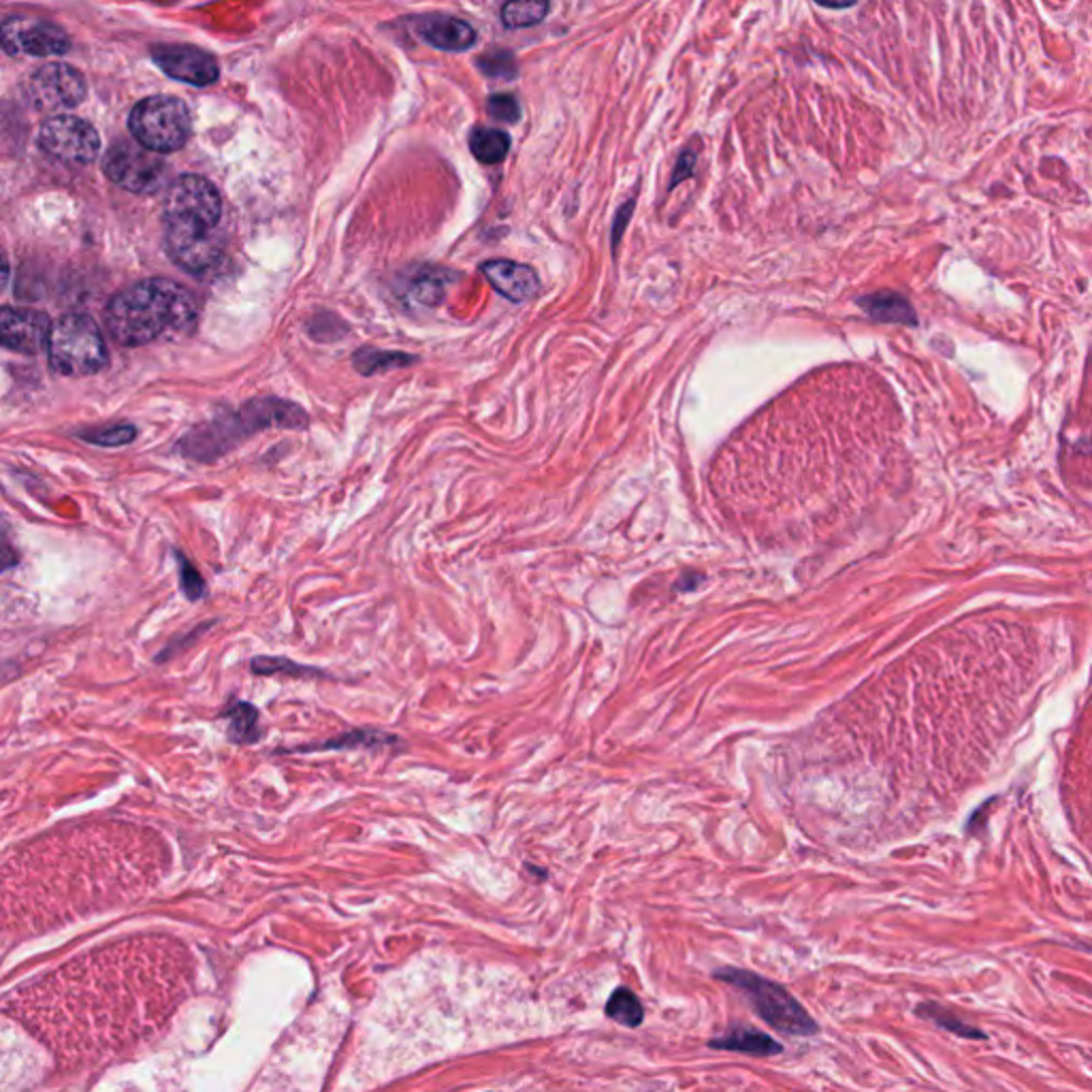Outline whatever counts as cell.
<instances>
[{
	"label": "cell",
	"mask_w": 1092,
	"mask_h": 1092,
	"mask_svg": "<svg viewBox=\"0 0 1092 1092\" xmlns=\"http://www.w3.org/2000/svg\"><path fill=\"white\" fill-rule=\"evenodd\" d=\"M188 947L133 937L94 947L5 997V1014L68 1069L105 1063L159 1035L188 999Z\"/></svg>",
	"instance_id": "1"
},
{
	"label": "cell",
	"mask_w": 1092,
	"mask_h": 1092,
	"mask_svg": "<svg viewBox=\"0 0 1092 1092\" xmlns=\"http://www.w3.org/2000/svg\"><path fill=\"white\" fill-rule=\"evenodd\" d=\"M222 199L210 180L182 176L169 186L165 203V246L171 261L190 273L210 271L222 256L216 233Z\"/></svg>",
	"instance_id": "2"
},
{
	"label": "cell",
	"mask_w": 1092,
	"mask_h": 1092,
	"mask_svg": "<svg viewBox=\"0 0 1092 1092\" xmlns=\"http://www.w3.org/2000/svg\"><path fill=\"white\" fill-rule=\"evenodd\" d=\"M197 320V305L188 290L173 280L154 277L118 292L105 311L112 338L123 346H144L188 334Z\"/></svg>",
	"instance_id": "3"
},
{
	"label": "cell",
	"mask_w": 1092,
	"mask_h": 1092,
	"mask_svg": "<svg viewBox=\"0 0 1092 1092\" xmlns=\"http://www.w3.org/2000/svg\"><path fill=\"white\" fill-rule=\"evenodd\" d=\"M49 368L60 376H92L107 366V346L98 324L85 314H64L49 334Z\"/></svg>",
	"instance_id": "4"
},
{
	"label": "cell",
	"mask_w": 1092,
	"mask_h": 1092,
	"mask_svg": "<svg viewBox=\"0 0 1092 1092\" xmlns=\"http://www.w3.org/2000/svg\"><path fill=\"white\" fill-rule=\"evenodd\" d=\"M717 979L738 988L753 1005L755 1014L777 1031L796 1037H811L818 1033L816 1020L779 984L740 968H723L717 973Z\"/></svg>",
	"instance_id": "5"
},
{
	"label": "cell",
	"mask_w": 1092,
	"mask_h": 1092,
	"mask_svg": "<svg viewBox=\"0 0 1092 1092\" xmlns=\"http://www.w3.org/2000/svg\"><path fill=\"white\" fill-rule=\"evenodd\" d=\"M129 131L139 146L156 154H169L186 146L193 120L178 96H150L137 102L129 118Z\"/></svg>",
	"instance_id": "6"
},
{
	"label": "cell",
	"mask_w": 1092,
	"mask_h": 1092,
	"mask_svg": "<svg viewBox=\"0 0 1092 1092\" xmlns=\"http://www.w3.org/2000/svg\"><path fill=\"white\" fill-rule=\"evenodd\" d=\"M102 171L110 182L137 195L156 193L169 178V165L161 156L131 142L114 144L107 150L102 159Z\"/></svg>",
	"instance_id": "7"
},
{
	"label": "cell",
	"mask_w": 1092,
	"mask_h": 1092,
	"mask_svg": "<svg viewBox=\"0 0 1092 1092\" xmlns=\"http://www.w3.org/2000/svg\"><path fill=\"white\" fill-rule=\"evenodd\" d=\"M39 148L66 165H88L100 152L98 133L90 123L75 116H54L43 123Z\"/></svg>",
	"instance_id": "8"
},
{
	"label": "cell",
	"mask_w": 1092,
	"mask_h": 1092,
	"mask_svg": "<svg viewBox=\"0 0 1092 1092\" xmlns=\"http://www.w3.org/2000/svg\"><path fill=\"white\" fill-rule=\"evenodd\" d=\"M26 92L37 110H71L85 98V79L77 68L56 62L34 71L26 83Z\"/></svg>",
	"instance_id": "9"
},
{
	"label": "cell",
	"mask_w": 1092,
	"mask_h": 1092,
	"mask_svg": "<svg viewBox=\"0 0 1092 1092\" xmlns=\"http://www.w3.org/2000/svg\"><path fill=\"white\" fill-rule=\"evenodd\" d=\"M3 47L11 56H62L71 47L66 32L56 24L26 17H7L3 22Z\"/></svg>",
	"instance_id": "10"
},
{
	"label": "cell",
	"mask_w": 1092,
	"mask_h": 1092,
	"mask_svg": "<svg viewBox=\"0 0 1092 1092\" xmlns=\"http://www.w3.org/2000/svg\"><path fill=\"white\" fill-rule=\"evenodd\" d=\"M152 60L163 68L171 79H178L197 88L214 83L220 77L218 62L207 51L193 45L163 43L152 47Z\"/></svg>",
	"instance_id": "11"
},
{
	"label": "cell",
	"mask_w": 1092,
	"mask_h": 1092,
	"mask_svg": "<svg viewBox=\"0 0 1092 1092\" xmlns=\"http://www.w3.org/2000/svg\"><path fill=\"white\" fill-rule=\"evenodd\" d=\"M51 324L47 314L28 307H3L0 342L5 349L22 355H39L49 344Z\"/></svg>",
	"instance_id": "12"
},
{
	"label": "cell",
	"mask_w": 1092,
	"mask_h": 1092,
	"mask_svg": "<svg viewBox=\"0 0 1092 1092\" xmlns=\"http://www.w3.org/2000/svg\"><path fill=\"white\" fill-rule=\"evenodd\" d=\"M410 24L423 41L444 51H463L476 43L474 28L459 17L419 15Z\"/></svg>",
	"instance_id": "13"
},
{
	"label": "cell",
	"mask_w": 1092,
	"mask_h": 1092,
	"mask_svg": "<svg viewBox=\"0 0 1092 1092\" xmlns=\"http://www.w3.org/2000/svg\"><path fill=\"white\" fill-rule=\"evenodd\" d=\"M480 271L487 277L489 284L504 294L506 299L514 303H523L533 299L540 290V280L535 271L527 265L514 263V261H489L482 263Z\"/></svg>",
	"instance_id": "14"
},
{
	"label": "cell",
	"mask_w": 1092,
	"mask_h": 1092,
	"mask_svg": "<svg viewBox=\"0 0 1092 1092\" xmlns=\"http://www.w3.org/2000/svg\"><path fill=\"white\" fill-rule=\"evenodd\" d=\"M395 734L372 730V727H359V730H349L344 734H338L334 738H326L316 744H301V747L286 749L284 753H316V751H349V749H376V747H391L397 744Z\"/></svg>",
	"instance_id": "15"
},
{
	"label": "cell",
	"mask_w": 1092,
	"mask_h": 1092,
	"mask_svg": "<svg viewBox=\"0 0 1092 1092\" xmlns=\"http://www.w3.org/2000/svg\"><path fill=\"white\" fill-rule=\"evenodd\" d=\"M858 305L877 322H896V324H917V314L905 294L894 290H881L873 294H864L858 299Z\"/></svg>",
	"instance_id": "16"
},
{
	"label": "cell",
	"mask_w": 1092,
	"mask_h": 1092,
	"mask_svg": "<svg viewBox=\"0 0 1092 1092\" xmlns=\"http://www.w3.org/2000/svg\"><path fill=\"white\" fill-rule=\"evenodd\" d=\"M222 719H227V740L233 744H254L263 738L261 710L250 702L235 700L222 710Z\"/></svg>",
	"instance_id": "17"
},
{
	"label": "cell",
	"mask_w": 1092,
	"mask_h": 1092,
	"mask_svg": "<svg viewBox=\"0 0 1092 1092\" xmlns=\"http://www.w3.org/2000/svg\"><path fill=\"white\" fill-rule=\"evenodd\" d=\"M710 1048L732 1050V1052L753 1054V1056H775L782 1052V1046H779L767 1033L755 1031V1029H742V1027H736L721 1037H715L713 1042H710Z\"/></svg>",
	"instance_id": "18"
},
{
	"label": "cell",
	"mask_w": 1092,
	"mask_h": 1092,
	"mask_svg": "<svg viewBox=\"0 0 1092 1092\" xmlns=\"http://www.w3.org/2000/svg\"><path fill=\"white\" fill-rule=\"evenodd\" d=\"M250 670L252 674H256V677H273V674H286V677H294V679H326L329 677V674L320 668L297 664L282 655H275V657L256 655L252 657Z\"/></svg>",
	"instance_id": "19"
},
{
	"label": "cell",
	"mask_w": 1092,
	"mask_h": 1092,
	"mask_svg": "<svg viewBox=\"0 0 1092 1092\" xmlns=\"http://www.w3.org/2000/svg\"><path fill=\"white\" fill-rule=\"evenodd\" d=\"M470 150L484 165H495L506 159L510 137L499 129H476L470 137Z\"/></svg>",
	"instance_id": "20"
},
{
	"label": "cell",
	"mask_w": 1092,
	"mask_h": 1092,
	"mask_svg": "<svg viewBox=\"0 0 1092 1092\" xmlns=\"http://www.w3.org/2000/svg\"><path fill=\"white\" fill-rule=\"evenodd\" d=\"M606 1016L619 1022V1025L623 1027L636 1029L643 1025L645 1010H643V1003L638 1001V997L632 991H628V988H617V991L611 995L609 1003H606Z\"/></svg>",
	"instance_id": "21"
},
{
	"label": "cell",
	"mask_w": 1092,
	"mask_h": 1092,
	"mask_svg": "<svg viewBox=\"0 0 1092 1092\" xmlns=\"http://www.w3.org/2000/svg\"><path fill=\"white\" fill-rule=\"evenodd\" d=\"M917 1016H922L924 1020L932 1022V1025H937L939 1029L954 1033V1035H958L962 1039H984L986 1037L981 1031L966 1025V1022H962L956 1014H951L949 1010L941 1008V1005L924 1003V1005H920V1008H917Z\"/></svg>",
	"instance_id": "22"
},
{
	"label": "cell",
	"mask_w": 1092,
	"mask_h": 1092,
	"mask_svg": "<svg viewBox=\"0 0 1092 1092\" xmlns=\"http://www.w3.org/2000/svg\"><path fill=\"white\" fill-rule=\"evenodd\" d=\"M173 560H176V568H178V577H180V587H182L184 598L188 602L205 600L207 583L201 577V572L197 570V566L193 564V560H190L188 555L182 553L180 549H173Z\"/></svg>",
	"instance_id": "23"
},
{
	"label": "cell",
	"mask_w": 1092,
	"mask_h": 1092,
	"mask_svg": "<svg viewBox=\"0 0 1092 1092\" xmlns=\"http://www.w3.org/2000/svg\"><path fill=\"white\" fill-rule=\"evenodd\" d=\"M547 3H508L501 7V22L508 28H529L544 20Z\"/></svg>",
	"instance_id": "24"
},
{
	"label": "cell",
	"mask_w": 1092,
	"mask_h": 1092,
	"mask_svg": "<svg viewBox=\"0 0 1092 1092\" xmlns=\"http://www.w3.org/2000/svg\"><path fill=\"white\" fill-rule=\"evenodd\" d=\"M77 438L90 442L94 446H127L137 438V429L133 425H112L102 429H88L77 433Z\"/></svg>",
	"instance_id": "25"
},
{
	"label": "cell",
	"mask_w": 1092,
	"mask_h": 1092,
	"mask_svg": "<svg viewBox=\"0 0 1092 1092\" xmlns=\"http://www.w3.org/2000/svg\"><path fill=\"white\" fill-rule=\"evenodd\" d=\"M414 357H408V355H395V353H370V357L366 353H357L355 355V366L357 370H361L366 376L374 374V372H380L385 368H402V366H408V363H412Z\"/></svg>",
	"instance_id": "26"
},
{
	"label": "cell",
	"mask_w": 1092,
	"mask_h": 1092,
	"mask_svg": "<svg viewBox=\"0 0 1092 1092\" xmlns=\"http://www.w3.org/2000/svg\"><path fill=\"white\" fill-rule=\"evenodd\" d=\"M212 628H214V621H203V623H199V626H195V628H193V630H190V632L182 634L180 638H176V640H171V643H169V645H167V647H165L163 651H159V653H156V657H154V660H156V664H165V662H169V660H171V657H173V655H180L182 651H186V647H188V645H193L197 638H201V636H203L205 632H210Z\"/></svg>",
	"instance_id": "27"
},
{
	"label": "cell",
	"mask_w": 1092,
	"mask_h": 1092,
	"mask_svg": "<svg viewBox=\"0 0 1092 1092\" xmlns=\"http://www.w3.org/2000/svg\"><path fill=\"white\" fill-rule=\"evenodd\" d=\"M480 71L489 77H512L516 73L514 58L508 51H491L478 60Z\"/></svg>",
	"instance_id": "28"
},
{
	"label": "cell",
	"mask_w": 1092,
	"mask_h": 1092,
	"mask_svg": "<svg viewBox=\"0 0 1092 1092\" xmlns=\"http://www.w3.org/2000/svg\"><path fill=\"white\" fill-rule=\"evenodd\" d=\"M487 112L491 118L499 120V123H516L518 116H521V107H518V102L514 96L510 94H495L489 98L487 102Z\"/></svg>",
	"instance_id": "29"
},
{
	"label": "cell",
	"mask_w": 1092,
	"mask_h": 1092,
	"mask_svg": "<svg viewBox=\"0 0 1092 1092\" xmlns=\"http://www.w3.org/2000/svg\"><path fill=\"white\" fill-rule=\"evenodd\" d=\"M693 163H696V154H693V152H683V154L679 156V163H677V169H674V176H672L670 188H674L681 180H685V178L691 176Z\"/></svg>",
	"instance_id": "30"
},
{
	"label": "cell",
	"mask_w": 1092,
	"mask_h": 1092,
	"mask_svg": "<svg viewBox=\"0 0 1092 1092\" xmlns=\"http://www.w3.org/2000/svg\"><path fill=\"white\" fill-rule=\"evenodd\" d=\"M0 555H3V570H5V572H7L9 568H13V566L20 564V551L13 549L7 529L3 531V549H0Z\"/></svg>",
	"instance_id": "31"
}]
</instances>
